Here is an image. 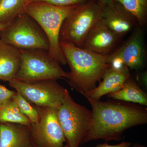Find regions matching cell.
Here are the masks:
<instances>
[{
    "label": "cell",
    "mask_w": 147,
    "mask_h": 147,
    "mask_svg": "<svg viewBox=\"0 0 147 147\" xmlns=\"http://www.w3.org/2000/svg\"><path fill=\"white\" fill-rule=\"evenodd\" d=\"M86 98L92 106V119L82 144L98 139L120 140L127 129L147 123V112L145 109Z\"/></svg>",
    "instance_id": "6da1fadb"
},
{
    "label": "cell",
    "mask_w": 147,
    "mask_h": 147,
    "mask_svg": "<svg viewBox=\"0 0 147 147\" xmlns=\"http://www.w3.org/2000/svg\"><path fill=\"white\" fill-rule=\"evenodd\" d=\"M61 48L69 66V84L82 94L96 87L109 67L108 55L96 54L81 47L60 42Z\"/></svg>",
    "instance_id": "7a4b0ae2"
},
{
    "label": "cell",
    "mask_w": 147,
    "mask_h": 147,
    "mask_svg": "<svg viewBox=\"0 0 147 147\" xmlns=\"http://www.w3.org/2000/svg\"><path fill=\"white\" fill-rule=\"evenodd\" d=\"M76 6L62 7L33 1L30 3L25 9V13L36 21L47 36L49 43L47 51L49 55L64 65L67 63L60 45V32L64 20Z\"/></svg>",
    "instance_id": "3957f363"
},
{
    "label": "cell",
    "mask_w": 147,
    "mask_h": 147,
    "mask_svg": "<svg viewBox=\"0 0 147 147\" xmlns=\"http://www.w3.org/2000/svg\"><path fill=\"white\" fill-rule=\"evenodd\" d=\"M103 5L96 0H90L77 6L63 22L60 42L82 48L90 31L101 18Z\"/></svg>",
    "instance_id": "277c9868"
},
{
    "label": "cell",
    "mask_w": 147,
    "mask_h": 147,
    "mask_svg": "<svg viewBox=\"0 0 147 147\" xmlns=\"http://www.w3.org/2000/svg\"><path fill=\"white\" fill-rule=\"evenodd\" d=\"M0 39L20 50L48 51L47 37L40 26L26 13H22L0 31Z\"/></svg>",
    "instance_id": "5b68a950"
},
{
    "label": "cell",
    "mask_w": 147,
    "mask_h": 147,
    "mask_svg": "<svg viewBox=\"0 0 147 147\" xmlns=\"http://www.w3.org/2000/svg\"><path fill=\"white\" fill-rule=\"evenodd\" d=\"M21 64L14 80L24 82L67 78L68 72L50 57L47 51L21 50Z\"/></svg>",
    "instance_id": "8992f818"
},
{
    "label": "cell",
    "mask_w": 147,
    "mask_h": 147,
    "mask_svg": "<svg viewBox=\"0 0 147 147\" xmlns=\"http://www.w3.org/2000/svg\"><path fill=\"white\" fill-rule=\"evenodd\" d=\"M57 110L67 145L79 147L91 124L92 111L75 102L66 89L62 103Z\"/></svg>",
    "instance_id": "52a82bcc"
},
{
    "label": "cell",
    "mask_w": 147,
    "mask_h": 147,
    "mask_svg": "<svg viewBox=\"0 0 147 147\" xmlns=\"http://www.w3.org/2000/svg\"><path fill=\"white\" fill-rule=\"evenodd\" d=\"M9 84L33 105L57 109L62 103L66 90L55 79L32 82L13 80Z\"/></svg>",
    "instance_id": "ba28073f"
},
{
    "label": "cell",
    "mask_w": 147,
    "mask_h": 147,
    "mask_svg": "<svg viewBox=\"0 0 147 147\" xmlns=\"http://www.w3.org/2000/svg\"><path fill=\"white\" fill-rule=\"evenodd\" d=\"M39 114L38 121L30 125L32 144L37 147H63L66 142L57 108L34 105Z\"/></svg>",
    "instance_id": "9c48e42d"
},
{
    "label": "cell",
    "mask_w": 147,
    "mask_h": 147,
    "mask_svg": "<svg viewBox=\"0 0 147 147\" xmlns=\"http://www.w3.org/2000/svg\"><path fill=\"white\" fill-rule=\"evenodd\" d=\"M100 20L119 38L129 32L137 23L122 6L114 1L103 5Z\"/></svg>",
    "instance_id": "30bf717a"
},
{
    "label": "cell",
    "mask_w": 147,
    "mask_h": 147,
    "mask_svg": "<svg viewBox=\"0 0 147 147\" xmlns=\"http://www.w3.org/2000/svg\"><path fill=\"white\" fill-rule=\"evenodd\" d=\"M119 38L100 19L87 35L82 48L98 55H109Z\"/></svg>",
    "instance_id": "8fae6325"
},
{
    "label": "cell",
    "mask_w": 147,
    "mask_h": 147,
    "mask_svg": "<svg viewBox=\"0 0 147 147\" xmlns=\"http://www.w3.org/2000/svg\"><path fill=\"white\" fill-rule=\"evenodd\" d=\"M115 53L129 69L136 70L142 68L144 63L145 51L142 31L139 30L135 31Z\"/></svg>",
    "instance_id": "7c38bea8"
},
{
    "label": "cell",
    "mask_w": 147,
    "mask_h": 147,
    "mask_svg": "<svg viewBox=\"0 0 147 147\" xmlns=\"http://www.w3.org/2000/svg\"><path fill=\"white\" fill-rule=\"evenodd\" d=\"M129 78V69L127 66L120 70H115L108 67L103 74V80L93 90L83 94L86 97L94 100H100V98L117 91L123 86Z\"/></svg>",
    "instance_id": "4fadbf2b"
},
{
    "label": "cell",
    "mask_w": 147,
    "mask_h": 147,
    "mask_svg": "<svg viewBox=\"0 0 147 147\" xmlns=\"http://www.w3.org/2000/svg\"><path fill=\"white\" fill-rule=\"evenodd\" d=\"M30 126L0 123V147H33Z\"/></svg>",
    "instance_id": "5bb4252c"
},
{
    "label": "cell",
    "mask_w": 147,
    "mask_h": 147,
    "mask_svg": "<svg viewBox=\"0 0 147 147\" xmlns=\"http://www.w3.org/2000/svg\"><path fill=\"white\" fill-rule=\"evenodd\" d=\"M21 50L0 39V80H14L21 64Z\"/></svg>",
    "instance_id": "9a60e30c"
},
{
    "label": "cell",
    "mask_w": 147,
    "mask_h": 147,
    "mask_svg": "<svg viewBox=\"0 0 147 147\" xmlns=\"http://www.w3.org/2000/svg\"><path fill=\"white\" fill-rule=\"evenodd\" d=\"M108 96L116 100L147 105L146 93L130 78L125 82L121 88L117 91L108 94Z\"/></svg>",
    "instance_id": "2e32d148"
},
{
    "label": "cell",
    "mask_w": 147,
    "mask_h": 147,
    "mask_svg": "<svg viewBox=\"0 0 147 147\" xmlns=\"http://www.w3.org/2000/svg\"><path fill=\"white\" fill-rule=\"evenodd\" d=\"M32 0H0V24L11 23L22 13Z\"/></svg>",
    "instance_id": "e0dca14e"
},
{
    "label": "cell",
    "mask_w": 147,
    "mask_h": 147,
    "mask_svg": "<svg viewBox=\"0 0 147 147\" xmlns=\"http://www.w3.org/2000/svg\"><path fill=\"white\" fill-rule=\"evenodd\" d=\"M15 123L30 125V121L22 114L12 99L0 106V123Z\"/></svg>",
    "instance_id": "ac0fdd59"
},
{
    "label": "cell",
    "mask_w": 147,
    "mask_h": 147,
    "mask_svg": "<svg viewBox=\"0 0 147 147\" xmlns=\"http://www.w3.org/2000/svg\"><path fill=\"white\" fill-rule=\"evenodd\" d=\"M119 3L136 19L140 26L146 23L147 14V0H113Z\"/></svg>",
    "instance_id": "d6986e66"
},
{
    "label": "cell",
    "mask_w": 147,
    "mask_h": 147,
    "mask_svg": "<svg viewBox=\"0 0 147 147\" xmlns=\"http://www.w3.org/2000/svg\"><path fill=\"white\" fill-rule=\"evenodd\" d=\"M16 92V94L12 98V100L16 103L20 112L28 118L31 123H36L39 118V114L36 108L20 93Z\"/></svg>",
    "instance_id": "ffe728a7"
},
{
    "label": "cell",
    "mask_w": 147,
    "mask_h": 147,
    "mask_svg": "<svg viewBox=\"0 0 147 147\" xmlns=\"http://www.w3.org/2000/svg\"><path fill=\"white\" fill-rule=\"evenodd\" d=\"M90 0H32V2H42L62 7L75 6L86 3Z\"/></svg>",
    "instance_id": "44dd1931"
},
{
    "label": "cell",
    "mask_w": 147,
    "mask_h": 147,
    "mask_svg": "<svg viewBox=\"0 0 147 147\" xmlns=\"http://www.w3.org/2000/svg\"><path fill=\"white\" fill-rule=\"evenodd\" d=\"M16 91L11 90L0 84V106L12 99Z\"/></svg>",
    "instance_id": "7402d4cb"
},
{
    "label": "cell",
    "mask_w": 147,
    "mask_h": 147,
    "mask_svg": "<svg viewBox=\"0 0 147 147\" xmlns=\"http://www.w3.org/2000/svg\"><path fill=\"white\" fill-rule=\"evenodd\" d=\"M131 145V143L124 141L118 144L110 145L108 144V143H105L104 144H98L94 147H129Z\"/></svg>",
    "instance_id": "603a6c76"
},
{
    "label": "cell",
    "mask_w": 147,
    "mask_h": 147,
    "mask_svg": "<svg viewBox=\"0 0 147 147\" xmlns=\"http://www.w3.org/2000/svg\"><path fill=\"white\" fill-rule=\"evenodd\" d=\"M141 79H142V82L144 83L145 86L147 85V74L146 72H145L141 76Z\"/></svg>",
    "instance_id": "cb8c5ba5"
},
{
    "label": "cell",
    "mask_w": 147,
    "mask_h": 147,
    "mask_svg": "<svg viewBox=\"0 0 147 147\" xmlns=\"http://www.w3.org/2000/svg\"><path fill=\"white\" fill-rule=\"evenodd\" d=\"M102 5H105L113 1V0H96Z\"/></svg>",
    "instance_id": "d4e9b609"
},
{
    "label": "cell",
    "mask_w": 147,
    "mask_h": 147,
    "mask_svg": "<svg viewBox=\"0 0 147 147\" xmlns=\"http://www.w3.org/2000/svg\"><path fill=\"white\" fill-rule=\"evenodd\" d=\"M129 147H147L145 146H144V145H142L140 144H134L132 145V146H130Z\"/></svg>",
    "instance_id": "484cf974"
},
{
    "label": "cell",
    "mask_w": 147,
    "mask_h": 147,
    "mask_svg": "<svg viewBox=\"0 0 147 147\" xmlns=\"http://www.w3.org/2000/svg\"><path fill=\"white\" fill-rule=\"evenodd\" d=\"M9 24H10V23H9ZM9 24H0V31H1L2 29H3L4 28H5L7 26H8Z\"/></svg>",
    "instance_id": "4316f807"
},
{
    "label": "cell",
    "mask_w": 147,
    "mask_h": 147,
    "mask_svg": "<svg viewBox=\"0 0 147 147\" xmlns=\"http://www.w3.org/2000/svg\"><path fill=\"white\" fill-rule=\"evenodd\" d=\"M33 147H37V146H35V145L34 144H33ZM63 147H69L68 146H67V145H65V146H64Z\"/></svg>",
    "instance_id": "83f0119b"
}]
</instances>
